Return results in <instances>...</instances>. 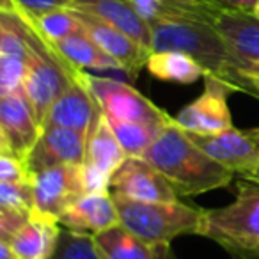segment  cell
Masks as SVG:
<instances>
[{"label": "cell", "instance_id": "1", "mask_svg": "<svg viewBox=\"0 0 259 259\" xmlns=\"http://www.w3.org/2000/svg\"><path fill=\"white\" fill-rule=\"evenodd\" d=\"M142 158L162 172L178 197L224 188L234 178L229 169L209 158L174 121L165 126Z\"/></svg>", "mask_w": 259, "mask_h": 259}, {"label": "cell", "instance_id": "2", "mask_svg": "<svg viewBox=\"0 0 259 259\" xmlns=\"http://www.w3.org/2000/svg\"><path fill=\"white\" fill-rule=\"evenodd\" d=\"M153 52H181L202 66L208 75L224 80L234 93L257 96L245 71L213 25L188 20H160L151 23ZM204 73V75H206Z\"/></svg>", "mask_w": 259, "mask_h": 259}, {"label": "cell", "instance_id": "3", "mask_svg": "<svg viewBox=\"0 0 259 259\" xmlns=\"http://www.w3.org/2000/svg\"><path fill=\"white\" fill-rule=\"evenodd\" d=\"M197 234L234 259H259V183L241 180L231 204L204 209Z\"/></svg>", "mask_w": 259, "mask_h": 259}, {"label": "cell", "instance_id": "4", "mask_svg": "<svg viewBox=\"0 0 259 259\" xmlns=\"http://www.w3.org/2000/svg\"><path fill=\"white\" fill-rule=\"evenodd\" d=\"M117 206L119 224L137 238L151 243H170L181 234H197L202 220L201 208L181 201L139 202L112 195Z\"/></svg>", "mask_w": 259, "mask_h": 259}, {"label": "cell", "instance_id": "5", "mask_svg": "<svg viewBox=\"0 0 259 259\" xmlns=\"http://www.w3.org/2000/svg\"><path fill=\"white\" fill-rule=\"evenodd\" d=\"M27 43H29V59H27L23 93L29 98L43 126L52 105L71 85L76 68L62 59L52 47V43H48L29 22H27Z\"/></svg>", "mask_w": 259, "mask_h": 259}, {"label": "cell", "instance_id": "6", "mask_svg": "<svg viewBox=\"0 0 259 259\" xmlns=\"http://www.w3.org/2000/svg\"><path fill=\"white\" fill-rule=\"evenodd\" d=\"M75 78H78L89 89L101 108V114L108 121L121 122H153V124H170V117L165 110L156 107L135 87L112 78L94 76L83 69H76Z\"/></svg>", "mask_w": 259, "mask_h": 259}, {"label": "cell", "instance_id": "7", "mask_svg": "<svg viewBox=\"0 0 259 259\" xmlns=\"http://www.w3.org/2000/svg\"><path fill=\"white\" fill-rule=\"evenodd\" d=\"M41 134L43 126L23 91L0 96V155L27 163Z\"/></svg>", "mask_w": 259, "mask_h": 259}, {"label": "cell", "instance_id": "8", "mask_svg": "<svg viewBox=\"0 0 259 259\" xmlns=\"http://www.w3.org/2000/svg\"><path fill=\"white\" fill-rule=\"evenodd\" d=\"M204 89L199 98H195L190 105L180 110L174 117V122L185 132L190 134H219L233 128L231 110L227 105V94L234 93L233 87L227 85L224 80L206 73Z\"/></svg>", "mask_w": 259, "mask_h": 259}, {"label": "cell", "instance_id": "9", "mask_svg": "<svg viewBox=\"0 0 259 259\" xmlns=\"http://www.w3.org/2000/svg\"><path fill=\"white\" fill-rule=\"evenodd\" d=\"M36 209L59 220L75 202L87 195L82 165H57L30 176Z\"/></svg>", "mask_w": 259, "mask_h": 259}, {"label": "cell", "instance_id": "10", "mask_svg": "<svg viewBox=\"0 0 259 259\" xmlns=\"http://www.w3.org/2000/svg\"><path fill=\"white\" fill-rule=\"evenodd\" d=\"M187 134L209 158L229 169L234 176L250 181L259 170V149L248 130L241 132L233 126L226 132L209 135Z\"/></svg>", "mask_w": 259, "mask_h": 259}, {"label": "cell", "instance_id": "11", "mask_svg": "<svg viewBox=\"0 0 259 259\" xmlns=\"http://www.w3.org/2000/svg\"><path fill=\"white\" fill-rule=\"evenodd\" d=\"M110 194L139 202L180 201L162 172L144 158H126L112 176Z\"/></svg>", "mask_w": 259, "mask_h": 259}, {"label": "cell", "instance_id": "12", "mask_svg": "<svg viewBox=\"0 0 259 259\" xmlns=\"http://www.w3.org/2000/svg\"><path fill=\"white\" fill-rule=\"evenodd\" d=\"M101 117V108L94 96L78 78L73 76V82L59 100L52 105L43 121L45 128H68L83 135L89 141L91 134L96 128Z\"/></svg>", "mask_w": 259, "mask_h": 259}, {"label": "cell", "instance_id": "13", "mask_svg": "<svg viewBox=\"0 0 259 259\" xmlns=\"http://www.w3.org/2000/svg\"><path fill=\"white\" fill-rule=\"evenodd\" d=\"M75 15L78 18L80 25H82L83 32L98 45L103 52H107L110 57H114L119 62L121 69L130 75L132 78L137 76V73L142 68H146L148 59L151 55V52L142 48L135 39L124 34L122 30L115 29L114 25H110L105 20L98 18L89 13L76 11Z\"/></svg>", "mask_w": 259, "mask_h": 259}, {"label": "cell", "instance_id": "14", "mask_svg": "<svg viewBox=\"0 0 259 259\" xmlns=\"http://www.w3.org/2000/svg\"><path fill=\"white\" fill-rule=\"evenodd\" d=\"M211 25L243 71L259 62V16H255V13L219 9Z\"/></svg>", "mask_w": 259, "mask_h": 259}, {"label": "cell", "instance_id": "15", "mask_svg": "<svg viewBox=\"0 0 259 259\" xmlns=\"http://www.w3.org/2000/svg\"><path fill=\"white\" fill-rule=\"evenodd\" d=\"M87 155V139L68 128H45L27 158L29 174L57 165H82Z\"/></svg>", "mask_w": 259, "mask_h": 259}, {"label": "cell", "instance_id": "16", "mask_svg": "<svg viewBox=\"0 0 259 259\" xmlns=\"http://www.w3.org/2000/svg\"><path fill=\"white\" fill-rule=\"evenodd\" d=\"M71 8L105 20L153 54L151 25L139 15L132 0H73Z\"/></svg>", "mask_w": 259, "mask_h": 259}, {"label": "cell", "instance_id": "17", "mask_svg": "<svg viewBox=\"0 0 259 259\" xmlns=\"http://www.w3.org/2000/svg\"><path fill=\"white\" fill-rule=\"evenodd\" d=\"M64 229L96 236L119 226L117 206L110 192L87 194L59 219Z\"/></svg>", "mask_w": 259, "mask_h": 259}, {"label": "cell", "instance_id": "18", "mask_svg": "<svg viewBox=\"0 0 259 259\" xmlns=\"http://www.w3.org/2000/svg\"><path fill=\"white\" fill-rule=\"evenodd\" d=\"M61 233L62 226L59 220L34 209L29 220L13 234L9 245L16 259H52Z\"/></svg>", "mask_w": 259, "mask_h": 259}, {"label": "cell", "instance_id": "19", "mask_svg": "<svg viewBox=\"0 0 259 259\" xmlns=\"http://www.w3.org/2000/svg\"><path fill=\"white\" fill-rule=\"evenodd\" d=\"M93 238L101 259H174L170 243L141 240L121 224Z\"/></svg>", "mask_w": 259, "mask_h": 259}, {"label": "cell", "instance_id": "20", "mask_svg": "<svg viewBox=\"0 0 259 259\" xmlns=\"http://www.w3.org/2000/svg\"><path fill=\"white\" fill-rule=\"evenodd\" d=\"M126 158L128 156H126L121 142L115 137L110 122L101 114L96 128L87 141V155L83 163H89L103 174H107L108 178H112L115 170L126 162Z\"/></svg>", "mask_w": 259, "mask_h": 259}, {"label": "cell", "instance_id": "21", "mask_svg": "<svg viewBox=\"0 0 259 259\" xmlns=\"http://www.w3.org/2000/svg\"><path fill=\"white\" fill-rule=\"evenodd\" d=\"M52 47L76 69H121L119 62L110 57L107 52L101 50L83 30L64 37L57 43H52Z\"/></svg>", "mask_w": 259, "mask_h": 259}, {"label": "cell", "instance_id": "22", "mask_svg": "<svg viewBox=\"0 0 259 259\" xmlns=\"http://www.w3.org/2000/svg\"><path fill=\"white\" fill-rule=\"evenodd\" d=\"M146 68L155 78L176 83H194L206 73L199 62L181 52H153Z\"/></svg>", "mask_w": 259, "mask_h": 259}, {"label": "cell", "instance_id": "23", "mask_svg": "<svg viewBox=\"0 0 259 259\" xmlns=\"http://www.w3.org/2000/svg\"><path fill=\"white\" fill-rule=\"evenodd\" d=\"M114 130L115 137L121 142L128 158H142L146 151L153 146V142L160 137L165 126L153 124V122H121L108 121Z\"/></svg>", "mask_w": 259, "mask_h": 259}, {"label": "cell", "instance_id": "24", "mask_svg": "<svg viewBox=\"0 0 259 259\" xmlns=\"http://www.w3.org/2000/svg\"><path fill=\"white\" fill-rule=\"evenodd\" d=\"M27 22L50 43H57V41L64 39V37H69L73 34H78L83 30L73 8L55 9V11L37 16L34 20H27Z\"/></svg>", "mask_w": 259, "mask_h": 259}, {"label": "cell", "instance_id": "25", "mask_svg": "<svg viewBox=\"0 0 259 259\" xmlns=\"http://www.w3.org/2000/svg\"><path fill=\"white\" fill-rule=\"evenodd\" d=\"M0 209L29 217L36 209L32 183H0Z\"/></svg>", "mask_w": 259, "mask_h": 259}, {"label": "cell", "instance_id": "26", "mask_svg": "<svg viewBox=\"0 0 259 259\" xmlns=\"http://www.w3.org/2000/svg\"><path fill=\"white\" fill-rule=\"evenodd\" d=\"M52 259H101L91 234L75 233L62 227L61 238Z\"/></svg>", "mask_w": 259, "mask_h": 259}, {"label": "cell", "instance_id": "27", "mask_svg": "<svg viewBox=\"0 0 259 259\" xmlns=\"http://www.w3.org/2000/svg\"><path fill=\"white\" fill-rule=\"evenodd\" d=\"M71 6L73 0H2L0 2L2 9H13L27 20H34L55 9H66Z\"/></svg>", "mask_w": 259, "mask_h": 259}, {"label": "cell", "instance_id": "28", "mask_svg": "<svg viewBox=\"0 0 259 259\" xmlns=\"http://www.w3.org/2000/svg\"><path fill=\"white\" fill-rule=\"evenodd\" d=\"M30 181L27 163L11 155H0V183Z\"/></svg>", "mask_w": 259, "mask_h": 259}, {"label": "cell", "instance_id": "29", "mask_svg": "<svg viewBox=\"0 0 259 259\" xmlns=\"http://www.w3.org/2000/svg\"><path fill=\"white\" fill-rule=\"evenodd\" d=\"M204 4L215 6L220 9H241V11H252L254 13L257 0H199Z\"/></svg>", "mask_w": 259, "mask_h": 259}, {"label": "cell", "instance_id": "30", "mask_svg": "<svg viewBox=\"0 0 259 259\" xmlns=\"http://www.w3.org/2000/svg\"><path fill=\"white\" fill-rule=\"evenodd\" d=\"M245 76L248 78V82L254 85V89L259 93V62H255V64H252L250 68L245 71Z\"/></svg>", "mask_w": 259, "mask_h": 259}, {"label": "cell", "instance_id": "31", "mask_svg": "<svg viewBox=\"0 0 259 259\" xmlns=\"http://www.w3.org/2000/svg\"><path fill=\"white\" fill-rule=\"evenodd\" d=\"M0 259H16L15 252H13L9 241L0 240Z\"/></svg>", "mask_w": 259, "mask_h": 259}, {"label": "cell", "instance_id": "32", "mask_svg": "<svg viewBox=\"0 0 259 259\" xmlns=\"http://www.w3.org/2000/svg\"><path fill=\"white\" fill-rule=\"evenodd\" d=\"M248 132H250L252 139H254L255 146H257V149H259V128H252V130H248ZM250 181H255V183H259V170H257V172H255V176L252 178Z\"/></svg>", "mask_w": 259, "mask_h": 259}, {"label": "cell", "instance_id": "33", "mask_svg": "<svg viewBox=\"0 0 259 259\" xmlns=\"http://www.w3.org/2000/svg\"><path fill=\"white\" fill-rule=\"evenodd\" d=\"M254 13H255V16H259V0H257V6H255Z\"/></svg>", "mask_w": 259, "mask_h": 259}]
</instances>
